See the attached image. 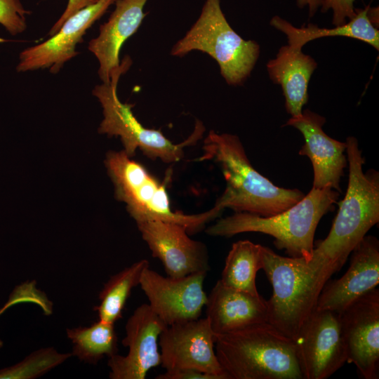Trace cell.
Wrapping results in <instances>:
<instances>
[{"instance_id":"6da1fadb","label":"cell","mask_w":379,"mask_h":379,"mask_svg":"<svg viewBox=\"0 0 379 379\" xmlns=\"http://www.w3.org/2000/svg\"><path fill=\"white\" fill-rule=\"evenodd\" d=\"M348 185L328 236L314 248L311 259L300 258L302 275L312 302L331 277L338 272L353 249L379 222V173L363 171L364 158L358 140L346 139Z\"/></svg>"},{"instance_id":"7a4b0ae2","label":"cell","mask_w":379,"mask_h":379,"mask_svg":"<svg viewBox=\"0 0 379 379\" xmlns=\"http://www.w3.org/2000/svg\"><path fill=\"white\" fill-rule=\"evenodd\" d=\"M200 161L213 160L220 166L226 182L215 206L270 216L282 212L305 195L298 189L280 187L261 175L251 165L239 138L230 133L211 131L204 141Z\"/></svg>"},{"instance_id":"3957f363","label":"cell","mask_w":379,"mask_h":379,"mask_svg":"<svg viewBox=\"0 0 379 379\" xmlns=\"http://www.w3.org/2000/svg\"><path fill=\"white\" fill-rule=\"evenodd\" d=\"M339 192L330 187L312 188L297 204L270 216L239 212L218 219L206 232L231 237L244 232H260L274 237V244L289 257L308 262L314 248V234L321 218L337 202Z\"/></svg>"},{"instance_id":"277c9868","label":"cell","mask_w":379,"mask_h":379,"mask_svg":"<svg viewBox=\"0 0 379 379\" xmlns=\"http://www.w3.org/2000/svg\"><path fill=\"white\" fill-rule=\"evenodd\" d=\"M227 379H302L295 342L269 322L215 336Z\"/></svg>"},{"instance_id":"5b68a950","label":"cell","mask_w":379,"mask_h":379,"mask_svg":"<svg viewBox=\"0 0 379 379\" xmlns=\"http://www.w3.org/2000/svg\"><path fill=\"white\" fill-rule=\"evenodd\" d=\"M105 164L114 186L117 200L126 205L137 222L161 220L185 227L189 234L204 229L206 225L220 217L222 211L215 206L198 214L173 211L170 205L166 184L160 182L141 164L131 159L126 152L109 151Z\"/></svg>"},{"instance_id":"8992f818","label":"cell","mask_w":379,"mask_h":379,"mask_svg":"<svg viewBox=\"0 0 379 379\" xmlns=\"http://www.w3.org/2000/svg\"><path fill=\"white\" fill-rule=\"evenodd\" d=\"M132 65V60L126 55L120 67L111 76V81L95 86L92 93L101 104L103 119L98 128L100 133L108 136L119 137L124 151L132 157L138 149L148 158L160 159L165 163L180 161L184 154V148L194 144L205 131L202 123L197 121L193 133L179 144H175L164 135L159 130L150 129L142 126L132 111L134 105L122 102L117 95V85L121 76Z\"/></svg>"},{"instance_id":"52a82bcc","label":"cell","mask_w":379,"mask_h":379,"mask_svg":"<svg viewBox=\"0 0 379 379\" xmlns=\"http://www.w3.org/2000/svg\"><path fill=\"white\" fill-rule=\"evenodd\" d=\"M259 44L244 40L228 23L220 0H205L201 13L171 54L182 57L192 51L208 54L218 64L225 81L242 84L250 76L260 55Z\"/></svg>"},{"instance_id":"ba28073f","label":"cell","mask_w":379,"mask_h":379,"mask_svg":"<svg viewBox=\"0 0 379 379\" xmlns=\"http://www.w3.org/2000/svg\"><path fill=\"white\" fill-rule=\"evenodd\" d=\"M273 293L267 300L268 322L295 340L305 320L315 308L302 275L299 258L284 257L262 246V267Z\"/></svg>"},{"instance_id":"9c48e42d","label":"cell","mask_w":379,"mask_h":379,"mask_svg":"<svg viewBox=\"0 0 379 379\" xmlns=\"http://www.w3.org/2000/svg\"><path fill=\"white\" fill-rule=\"evenodd\" d=\"M294 342L302 379H326L347 362L337 312L314 308Z\"/></svg>"},{"instance_id":"30bf717a","label":"cell","mask_w":379,"mask_h":379,"mask_svg":"<svg viewBox=\"0 0 379 379\" xmlns=\"http://www.w3.org/2000/svg\"><path fill=\"white\" fill-rule=\"evenodd\" d=\"M161 366L192 368L227 379L215 350V334L206 317L167 326L159 335Z\"/></svg>"},{"instance_id":"8fae6325","label":"cell","mask_w":379,"mask_h":379,"mask_svg":"<svg viewBox=\"0 0 379 379\" xmlns=\"http://www.w3.org/2000/svg\"><path fill=\"white\" fill-rule=\"evenodd\" d=\"M347 362L364 379L379 378V290L375 288L338 313Z\"/></svg>"},{"instance_id":"7c38bea8","label":"cell","mask_w":379,"mask_h":379,"mask_svg":"<svg viewBox=\"0 0 379 379\" xmlns=\"http://www.w3.org/2000/svg\"><path fill=\"white\" fill-rule=\"evenodd\" d=\"M207 272L173 278L164 277L148 267L140 284L149 305L167 325L200 318L206 304L204 281Z\"/></svg>"},{"instance_id":"4fadbf2b","label":"cell","mask_w":379,"mask_h":379,"mask_svg":"<svg viewBox=\"0 0 379 379\" xmlns=\"http://www.w3.org/2000/svg\"><path fill=\"white\" fill-rule=\"evenodd\" d=\"M142 239L167 276L179 278L210 270L206 246L192 239L185 227L161 220L137 222Z\"/></svg>"},{"instance_id":"5bb4252c","label":"cell","mask_w":379,"mask_h":379,"mask_svg":"<svg viewBox=\"0 0 379 379\" xmlns=\"http://www.w3.org/2000/svg\"><path fill=\"white\" fill-rule=\"evenodd\" d=\"M167 325L148 303L138 307L128 318L122 345L128 354L108 358L111 379H145L148 371L161 364L159 335Z\"/></svg>"},{"instance_id":"9a60e30c","label":"cell","mask_w":379,"mask_h":379,"mask_svg":"<svg viewBox=\"0 0 379 379\" xmlns=\"http://www.w3.org/2000/svg\"><path fill=\"white\" fill-rule=\"evenodd\" d=\"M116 0H99L71 17L46 41L20 52L16 66L18 72L48 68L58 73L64 64L79 52L77 45L82 43L86 31L99 20Z\"/></svg>"},{"instance_id":"2e32d148","label":"cell","mask_w":379,"mask_h":379,"mask_svg":"<svg viewBox=\"0 0 379 379\" xmlns=\"http://www.w3.org/2000/svg\"><path fill=\"white\" fill-rule=\"evenodd\" d=\"M326 118L310 109L291 117L285 126H292L302 135L305 142L298 154L307 157L313 168L312 188L330 187L340 192V181L347 165L346 143L329 137L324 131Z\"/></svg>"},{"instance_id":"e0dca14e","label":"cell","mask_w":379,"mask_h":379,"mask_svg":"<svg viewBox=\"0 0 379 379\" xmlns=\"http://www.w3.org/2000/svg\"><path fill=\"white\" fill-rule=\"evenodd\" d=\"M379 283V241L365 236L351 253L350 265L339 279L328 281L321 289L315 309L343 311L354 301L376 288Z\"/></svg>"},{"instance_id":"ac0fdd59","label":"cell","mask_w":379,"mask_h":379,"mask_svg":"<svg viewBox=\"0 0 379 379\" xmlns=\"http://www.w3.org/2000/svg\"><path fill=\"white\" fill-rule=\"evenodd\" d=\"M147 1L116 0L107 21L100 25L98 35L89 41L88 49L98 61V74L102 83H109L112 74L120 67L121 48L140 26Z\"/></svg>"},{"instance_id":"d6986e66","label":"cell","mask_w":379,"mask_h":379,"mask_svg":"<svg viewBox=\"0 0 379 379\" xmlns=\"http://www.w3.org/2000/svg\"><path fill=\"white\" fill-rule=\"evenodd\" d=\"M206 318L215 335L268 322L267 303L260 295L227 287L217 281L206 304Z\"/></svg>"},{"instance_id":"ffe728a7","label":"cell","mask_w":379,"mask_h":379,"mask_svg":"<svg viewBox=\"0 0 379 379\" xmlns=\"http://www.w3.org/2000/svg\"><path fill=\"white\" fill-rule=\"evenodd\" d=\"M317 67L314 58L288 44L281 46L275 58L267 62L269 77L281 86L286 110L291 117L302 114L308 100V84Z\"/></svg>"},{"instance_id":"44dd1931","label":"cell","mask_w":379,"mask_h":379,"mask_svg":"<svg viewBox=\"0 0 379 379\" xmlns=\"http://www.w3.org/2000/svg\"><path fill=\"white\" fill-rule=\"evenodd\" d=\"M368 7L356 8L353 18L343 25L333 28H321L312 24L298 28L278 15L271 19L270 25L284 33L288 44L294 48L302 49L307 42L324 36H345L362 41L378 51L379 31L368 18Z\"/></svg>"},{"instance_id":"7402d4cb","label":"cell","mask_w":379,"mask_h":379,"mask_svg":"<svg viewBox=\"0 0 379 379\" xmlns=\"http://www.w3.org/2000/svg\"><path fill=\"white\" fill-rule=\"evenodd\" d=\"M261 267L262 246L240 240L232 244L220 281L227 287L258 296L255 277Z\"/></svg>"},{"instance_id":"603a6c76","label":"cell","mask_w":379,"mask_h":379,"mask_svg":"<svg viewBox=\"0 0 379 379\" xmlns=\"http://www.w3.org/2000/svg\"><path fill=\"white\" fill-rule=\"evenodd\" d=\"M148 267V260L142 259L109 278L99 293L100 305L93 309L98 312L99 320L114 324L122 317L132 289L140 284Z\"/></svg>"},{"instance_id":"cb8c5ba5","label":"cell","mask_w":379,"mask_h":379,"mask_svg":"<svg viewBox=\"0 0 379 379\" xmlns=\"http://www.w3.org/2000/svg\"><path fill=\"white\" fill-rule=\"evenodd\" d=\"M73 343L72 355L81 361L97 364L104 356L108 358L117 354L118 337L114 324L100 320L89 326H79L67 330Z\"/></svg>"},{"instance_id":"d4e9b609","label":"cell","mask_w":379,"mask_h":379,"mask_svg":"<svg viewBox=\"0 0 379 379\" xmlns=\"http://www.w3.org/2000/svg\"><path fill=\"white\" fill-rule=\"evenodd\" d=\"M72 353H60L53 347L41 348L19 363L0 369V379H33L63 363Z\"/></svg>"},{"instance_id":"484cf974","label":"cell","mask_w":379,"mask_h":379,"mask_svg":"<svg viewBox=\"0 0 379 379\" xmlns=\"http://www.w3.org/2000/svg\"><path fill=\"white\" fill-rule=\"evenodd\" d=\"M29 13L20 0H0V24L13 36L25 31Z\"/></svg>"},{"instance_id":"4316f807","label":"cell","mask_w":379,"mask_h":379,"mask_svg":"<svg viewBox=\"0 0 379 379\" xmlns=\"http://www.w3.org/2000/svg\"><path fill=\"white\" fill-rule=\"evenodd\" d=\"M34 302L44 308L46 313L51 312V302L43 293L38 291L32 283L27 282L17 286L11 294L8 300L0 309V314L9 307L19 302Z\"/></svg>"},{"instance_id":"83f0119b","label":"cell","mask_w":379,"mask_h":379,"mask_svg":"<svg viewBox=\"0 0 379 379\" xmlns=\"http://www.w3.org/2000/svg\"><path fill=\"white\" fill-rule=\"evenodd\" d=\"M355 0H322L321 12L333 11L332 23L335 26H341L350 20L355 15L354 6Z\"/></svg>"},{"instance_id":"f1b7e54d","label":"cell","mask_w":379,"mask_h":379,"mask_svg":"<svg viewBox=\"0 0 379 379\" xmlns=\"http://www.w3.org/2000/svg\"><path fill=\"white\" fill-rule=\"evenodd\" d=\"M99 0H68L67 5L61 16L53 25L48 35L52 36L56 33L63 23L72 15L79 10L92 5Z\"/></svg>"},{"instance_id":"f546056e","label":"cell","mask_w":379,"mask_h":379,"mask_svg":"<svg viewBox=\"0 0 379 379\" xmlns=\"http://www.w3.org/2000/svg\"><path fill=\"white\" fill-rule=\"evenodd\" d=\"M156 379H218L215 375L192 368L166 370Z\"/></svg>"},{"instance_id":"4dcf8cb0","label":"cell","mask_w":379,"mask_h":379,"mask_svg":"<svg viewBox=\"0 0 379 379\" xmlns=\"http://www.w3.org/2000/svg\"><path fill=\"white\" fill-rule=\"evenodd\" d=\"M322 0H296L297 6L299 8H308L309 15L310 17L315 15L318 8L321 5Z\"/></svg>"},{"instance_id":"1f68e13d","label":"cell","mask_w":379,"mask_h":379,"mask_svg":"<svg viewBox=\"0 0 379 379\" xmlns=\"http://www.w3.org/2000/svg\"><path fill=\"white\" fill-rule=\"evenodd\" d=\"M378 7H368L367 16L370 22L375 27L378 26Z\"/></svg>"},{"instance_id":"d6a6232c","label":"cell","mask_w":379,"mask_h":379,"mask_svg":"<svg viewBox=\"0 0 379 379\" xmlns=\"http://www.w3.org/2000/svg\"><path fill=\"white\" fill-rule=\"evenodd\" d=\"M4 343L1 340H0V349L2 347Z\"/></svg>"}]
</instances>
